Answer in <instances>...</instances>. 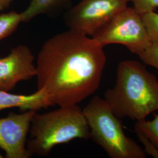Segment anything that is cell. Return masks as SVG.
Segmentation results:
<instances>
[{
    "label": "cell",
    "instance_id": "obj_1",
    "mask_svg": "<svg viewBox=\"0 0 158 158\" xmlns=\"http://www.w3.org/2000/svg\"><path fill=\"white\" fill-rule=\"evenodd\" d=\"M106 61L94 38L71 29L56 34L38 53V89L45 91L49 106L79 104L98 89Z\"/></svg>",
    "mask_w": 158,
    "mask_h": 158
},
{
    "label": "cell",
    "instance_id": "obj_2",
    "mask_svg": "<svg viewBox=\"0 0 158 158\" xmlns=\"http://www.w3.org/2000/svg\"><path fill=\"white\" fill-rule=\"evenodd\" d=\"M104 99L119 118L139 121L158 110V81L141 63L125 60L119 63L114 87Z\"/></svg>",
    "mask_w": 158,
    "mask_h": 158
},
{
    "label": "cell",
    "instance_id": "obj_3",
    "mask_svg": "<svg viewBox=\"0 0 158 158\" xmlns=\"http://www.w3.org/2000/svg\"><path fill=\"white\" fill-rule=\"evenodd\" d=\"M29 135L27 148L32 156H46L57 145L74 139L90 138L89 125L79 104L35 113Z\"/></svg>",
    "mask_w": 158,
    "mask_h": 158
},
{
    "label": "cell",
    "instance_id": "obj_4",
    "mask_svg": "<svg viewBox=\"0 0 158 158\" xmlns=\"http://www.w3.org/2000/svg\"><path fill=\"white\" fill-rule=\"evenodd\" d=\"M90 138L111 158H146L143 149L125 134L123 123L104 98L93 97L83 109Z\"/></svg>",
    "mask_w": 158,
    "mask_h": 158
},
{
    "label": "cell",
    "instance_id": "obj_5",
    "mask_svg": "<svg viewBox=\"0 0 158 158\" xmlns=\"http://www.w3.org/2000/svg\"><path fill=\"white\" fill-rule=\"evenodd\" d=\"M92 38L104 47L111 44L124 46L136 55L152 43L143 14L134 7L128 6Z\"/></svg>",
    "mask_w": 158,
    "mask_h": 158
},
{
    "label": "cell",
    "instance_id": "obj_6",
    "mask_svg": "<svg viewBox=\"0 0 158 158\" xmlns=\"http://www.w3.org/2000/svg\"><path fill=\"white\" fill-rule=\"evenodd\" d=\"M128 0H81L64 17L69 29L93 37L128 6Z\"/></svg>",
    "mask_w": 158,
    "mask_h": 158
},
{
    "label": "cell",
    "instance_id": "obj_7",
    "mask_svg": "<svg viewBox=\"0 0 158 158\" xmlns=\"http://www.w3.org/2000/svg\"><path fill=\"white\" fill-rule=\"evenodd\" d=\"M36 111L23 113L11 112L0 118V148L6 158H29L32 156L27 148L31 123Z\"/></svg>",
    "mask_w": 158,
    "mask_h": 158
},
{
    "label": "cell",
    "instance_id": "obj_8",
    "mask_svg": "<svg viewBox=\"0 0 158 158\" xmlns=\"http://www.w3.org/2000/svg\"><path fill=\"white\" fill-rule=\"evenodd\" d=\"M35 57L28 46L20 45L0 58V90L10 92L17 84L36 77Z\"/></svg>",
    "mask_w": 158,
    "mask_h": 158
},
{
    "label": "cell",
    "instance_id": "obj_9",
    "mask_svg": "<svg viewBox=\"0 0 158 158\" xmlns=\"http://www.w3.org/2000/svg\"><path fill=\"white\" fill-rule=\"evenodd\" d=\"M49 102L45 91L38 89L28 95L15 94L0 90V111L17 107L23 111H37L49 107Z\"/></svg>",
    "mask_w": 158,
    "mask_h": 158
},
{
    "label": "cell",
    "instance_id": "obj_10",
    "mask_svg": "<svg viewBox=\"0 0 158 158\" xmlns=\"http://www.w3.org/2000/svg\"><path fill=\"white\" fill-rule=\"evenodd\" d=\"M70 0H31L21 12L23 23H28L35 17L53 12L67 5Z\"/></svg>",
    "mask_w": 158,
    "mask_h": 158
},
{
    "label": "cell",
    "instance_id": "obj_11",
    "mask_svg": "<svg viewBox=\"0 0 158 158\" xmlns=\"http://www.w3.org/2000/svg\"><path fill=\"white\" fill-rule=\"evenodd\" d=\"M23 23L21 13L11 11L0 15V40L13 34Z\"/></svg>",
    "mask_w": 158,
    "mask_h": 158
},
{
    "label": "cell",
    "instance_id": "obj_12",
    "mask_svg": "<svg viewBox=\"0 0 158 158\" xmlns=\"http://www.w3.org/2000/svg\"><path fill=\"white\" fill-rule=\"evenodd\" d=\"M134 130L136 134L140 133L145 136L158 150V114L152 120L143 119L136 121Z\"/></svg>",
    "mask_w": 158,
    "mask_h": 158
},
{
    "label": "cell",
    "instance_id": "obj_13",
    "mask_svg": "<svg viewBox=\"0 0 158 158\" xmlns=\"http://www.w3.org/2000/svg\"><path fill=\"white\" fill-rule=\"evenodd\" d=\"M143 18L152 42L158 44V13L147 12L143 14Z\"/></svg>",
    "mask_w": 158,
    "mask_h": 158
},
{
    "label": "cell",
    "instance_id": "obj_14",
    "mask_svg": "<svg viewBox=\"0 0 158 158\" xmlns=\"http://www.w3.org/2000/svg\"><path fill=\"white\" fill-rule=\"evenodd\" d=\"M138 56L143 63L155 68L158 72V44L152 42Z\"/></svg>",
    "mask_w": 158,
    "mask_h": 158
},
{
    "label": "cell",
    "instance_id": "obj_15",
    "mask_svg": "<svg viewBox=\"0 0 158 158\" xmlns=\"http://www.w3.org/2000/svg\"><path fill=\"white\" fill-rule=\"evenodd\" d=\"M131 2L134 8L142 14L155 11L158 8V0H128Z\"/></svg>",
    "mask_w": 158,
    "mask_h": 158
},
{
    "label": "cell",
    "instance_id": "obj_16",
    "mask_svg": "<svg viewBox=\"0 0 158 158\" xmlns=\"http://www.w3.org/2000/svg\"><path fill=\"white\" fill-rule=\"evenodd\" d=\"M136 134L138 139L144 147L143 150L147 155H148L149 156H152L154 158H158V150L152 143V142L142 134L136 133Z\"/></svg>",
    "mask_w": 158,
    "mask_h": 158
},
{
    "label": "cell",
    "instance_id": "obj_17",
    "mask_svg": "<svg viewBox=\"0 0 158 158\" xmlns=\"http://www.w3.org/2000/svg\"><path fill=\"white\" fill-rule=\"evenodd\" d=\"M13 0H0V11L8 8Z\"/></svg>",
    "mask_w": 158,
    "mask_h": 158
},
{
    "label": "cell",
    "instance_id": "obj_18",
    "mask_svg": "<svg viewBox=\"0 0 158 158\" xmlns=\"http://www.w3.org/2000/svg\"><path fill=\"white\" fill-rule=\"evenodd\" d=\"M3 158V156H2V155L0 153V158Z\"/></svg>",
    "mask_w": 158,
    "mask_h": 158
}]
</instances>
